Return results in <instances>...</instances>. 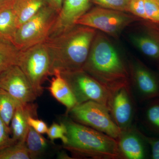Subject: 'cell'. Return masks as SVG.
<instances>
[{
	"instance_id": "cell-17",
	"label": "cell",
	"mask_w": 159,
	"mask_h": 159,
	"mask_svg": "<svg viewBox=\"0 0 159 159\" xmlns=\"http://www.w3.org/2000/svg\"><path fill=\"white\" fill-rule=\"evenodd\" d=\"M47 5H48L47 0H16L13 9L18 28L31 19Z\"/></svg>"
},
{
	"instance_id": "cell-33",
	"label": "cell",
	"mask_w": 159,
	"mask_h": 159,
	"mask_svg": "<svg viewBox=\"0 0 159 159\" xmlns=\"http://www.w3.org/2000/svg\"><path fill=\"white\" fill-rule=\"evenodd\" d=\"M57 157L59 159H73L71 158L70 157H69L66 152H60L57 155Z\"/></svg>"
},
{
	"instance_id": "cell-31",
	"label": "cell",
	"mask_w": 159,
	"mask_h": 159,
	"mask_svg": "<svg viewBox=\"0 0 159 159\" xmlns=\"http://www.w3.org/2000/svg\"><path fill=\"white\" fill-rule=\"evenodd\" d=\"M16 0H0V13L6 9L12 8Z\"/></svg>"
},
{
	"instance_id": "cell-19",
	"label": "cell",
	"mask_w": 159,
	"mask_h": 159,
	"mask_svg": "<svg viewBox=\"0 0 159 159\" xmlns=\"http://www.w3.org/2000/svg\"><path fill=\"white\" fill-rule=\"evenodd\" d=\"M19 52L12 42L0 39V74L11 66L17 65Z\"/></svg>"
},
{
	"instance_id": "cell-15",
	"label": "cell",
	"mask_w": 159,
	"mask_h": 159,
	"mask_svg": "<svg viewBox=\"0 0 159 159\" xmlns=\"http://www.w3.org/2000/svg\"><path fill=\"white\" fill-rule=\"evenodd\" d=\"M53 76L48 90L54 99L65 107L66 109V115H67L69 112L77 105V100L60 71L54 70Z\"/></svg>"
},
{
	"instance_id": "cell-32",
	"label": "cell",
	"mask_w": 159,
	"mask_h": 159,
	"mask_svg": "<svg viewBox=\"0 0 159 159\" xmlns=\"http://www.w3.org/2000/svg\"><path fill=\"white\" fill-rule=\"evenodd\" d=\"M62 1L63 0H47V2L48 5L58 13L62 6Z\"/></svg>"
},
{
	"instance_id": "cell-18",
	"label": "cell",
	"mask_w": 159,
	"mask_h": 159,
	"mask_svg": "<svg viewBox=\"0 0 159 159\" xmlns=\"http://www.w3.org/2000/svg\"><path fill=\"white\" fill-rule=\"evenodd\" d=\"M131 39L143 54L159 64V42L154 37L143 31L142 34L132 35Z\"/></svg>"
},
{
	"instance_id": "cell-21",
	"label": "cell",
	"mask_w": 159,
	"mask_h": 159,
	"mask_svg": "<svg viewBox=\"0 0 159 159\" xmlns=\"http://www.w3.org/2000/svg\"><path fill=\"white\" fill-rule=\"evenodd\" d=\"M21 103L9 93L0 88V116L9 127L16 110Z\"/></svg>"
},
{
	"instance_id": "cell-25",
	"label": "cell",
	"mask_w": 159,
	"mask_h": 159,
	"mask_svg": "<svg viewBox=\"0 0 159 159\" xmlns=\"http://www.w3.org/2000/svg\"><path fill=\"white\" fill-rule=\"evenodd\" d=\"M66 133V128L63 123L60 122L58 124L54 122L49 127L47 134L51 142H54L56 139H60L62 141V144H65L67 141Z\"/></svg>"
},
{
	"instance_id": "cell-5",
	"label": "cell",
	"mask_w": 159,
	"mask_h": 159,
	"mask_svg": "<svg viewBox=\"0 0 159 159\" xmlns=\"http://www.w3.org/2000/svg\"><path fill=\"white\" fill-rule=\"evenodd\" d=\"M57 12L49 5L17 28L13 43L20 51L44 43L50 37Z\"/></svg>"
},
{
	"instance_id": "cell-8",
	"label": "cell",
	"mask_w": 159,
	"mask_h": 159,
	"mask_svg": "<svg viewBox=\"0 0 159 159\" xmlns=\"http://www.w3.org/2000/svg\"><path fill=\"white\" fill-rule=\"evenodd\" d=\"M61 73L72 90L77 105L94 101L108 109L111 93L86 72L82 70Z\"/></svg>"
},
{
	"instance_id": "cell-22",
	"label": "cell",
	"mask_w": 159,
	"mask_h": 159,
	"mask_svg": "<svg viewBox=\"0 0 159 159\" xmlns=\"http://www.w3.org/2000/svg\"><path fill=\"white\" fill-rule=\"evenodd\" d=\"M152 100L143 111V122L148 128L159 134V97Z\"/></svg>"
},
{
	"instance_id": "cell-3",
	"label": "cell",
	"mask_w": 159,
	"mask_h": 159,
	"mask_svg": "<svg viewBox=\"0 0 159 159\" xmlns=\"http://www.w3.org/2000/svg\"><path fill=\"white\" fill-rule=\"evenodd\" d=\"M66 128L62 148L74 159H121L116 139L75 122L68 115L60 118Z\"/></svg>"
},
{
	"instance_id": "cell-23",
	"label": "cell",
	"mask_w": 159,
	"mask_h": 159,
	"mask_svg": "<svg viewBox=\"0 0 159 159\" xmlns=\"http://www.w3.org/2000/svg\"><path fill=\"white\" fill-rule=\"evenodd\" d=\"M0 159H30L25 142H16L0 151Z\"/></svg>"
},
{
	"instance_id": "cell-28",
	"label": "cell",
	"mask_w": 159,
	"mask_h": 159,
	"mask_svg": "<svg viewBox=\"0 0 159 159\" xmlns=\"http://www.w3.org/2000/svg\"><path fill=\"white\" fill-rule=\"evenodd\" d=\"M129 12L140 19L146 20L144 0H130Z\"/></svg>"
},
{
	"instance_id": "cell-12",
	"label": "cell",
	"mask_w": 159,
	"mask_h": 159,
	"mask_svg": "<svg viewBox=\"0 0 159 159\" xmlns=\"http://www.w3.org/2000/svg\"><path fill=\"white\" fill-rule=\"evenodd\" d=\"M92 0H63L50 37L70 29L90 8Z\"/></svg>"
},
{
	"instance_id": "cell-14",
	"label": "cell",
	"mask_w": 159,
	"mask_h": 159,
	"mask_svg": "<svg viewBox=\"0 0 159 159\" xmlns=\"http://www.w3.org/2000/svg\"><path fill=\"white\" fill-rule=\"evenodd\" d=\"M38 105L33 102L21 103L17 107L10 124L11 138L15 143L25 141L29 130L28 119L38 118Z\"/></svg>"
},
{
	"instance_id": "cell-11",
	"label": "cell",
	"mask_w": 159,
	"mask_h": 159,
	"mask_svg": "<svg viewBox=\"0 0 159 159\" xmlns=\"http://www.w3.org/2000/svg\"><path fill=\"white\" fill-rule=\"evenodd\" d=\"M0 88L22 103L33 102L38 97L25 74L17 65L0 74Z\"/></svg>"
},
{
	"instance_id": "cell-27",
	"label": "cell",
	"mask_w": 159,
	"mask_h": 159,
	"mask_svg": "<svg viewBox=\"0 0 159 159\" xmlns=\"http://www.w3.org/2000/svg\"><path fill=\"white\" fill-rule=\"evenodd\" d=\"M10 127L6 125L0 116V151L14 144Z\"/></svg>"
},
{
	"instance_id": "cell-10",
	"label": "cell",
	"mask_w": 159,
	"mask_h": 159,
	"mask_svg": "<svg viewBox=\"0 0 159 159\" xmlns=\"http://www.w3.org/2000/svg\"><path fill=\"white\" fill-rule=\"evenodd\" d=\"M130 85L141 101L159 97V78L138 59L128 62Z\"/></svg>"
},
{
	"instance_id": "cell-7",
	"label": "cell",
	"mask_w": 159,
	"mask_h": 159,
	"mask_svg": "<svg viewBox=\"0 0 159 159\" xmlns=\"http://www.w3.org/2000/svg\"><path fill=\"white\" fill-rule=\"evenodd\" d=\"M142 20L129 12L98 6L89 9L77 20L76 24L87 26L106 34L116 36L133 23Z\"/></svg>"
},
{
	"instance_id": "cell-16",
	"label": "cell",
	"mask_w": 159,
	"mask_h": 159,
	"mask_svg": "<svg viewBox=\"0 0 159 159\" xmlns=\"http://www.w3.org/2000/svg\"><path fill=\"white\" fill-rule=\"evenodd\" d=\"M25 142L30 159H40L45 157L48 153L51 144L54 143L47 140L42 134L39 133L30 126Z\"/></svg>"
},
{
	"instance_id": "cell-4",
	"label": "cell",
	"mask_w": 159,
	"mask_h": 159,
	"mask_svg": "<svg viewBox=\"0 0 159 159\" xmlns=\"http://www.w3.org/2000/svg\"><path fill=\"white\" fill-rule=\"evenodd\" d=\"M17 66L25 74L37 97L42 95L43 86L49 76H53L52 59L45 43L20 51Z\"/></svg>"
},
{
	"instance_id": "cell-34",
	"label": "cell",
	"mask_w": 159,
	"mask_h": 159,
	"mask_svg": "<svg viewBox=\"0 0 159 159\" xmlns=\"http://www.w3.org/2000/svg\"><path fill=\"white\" fill-rule=\"evenodd\" d=\"M154 1H157V2H158L159 3V0H154Z\"/></svg>"
},
{
	"instance_id": "cell-24",
	"label": "cell",
	"mask_w": 159,
	"mask_h": 159,
	"mask_svg": "<svg viewBox=\"0 0 159 159\" xmlns=\"http://www.w3.org/2000/svg\"><path fill=\"white\" fill-rule=\"evenodd\" d=\"M130 1V0H92V3L105 9L129 12Z\"/></svg>"
},
{
	"instance_id": "cell-13",
	"label": "cell",
	"mask_w": 159,
	"mask_h": 159,
	"mask_svg": "<svg viewBox=\"0 0 159 159\" xmlns=\"http://www.w3.org/2000/svg\"><path fill=\"white\" fill-rule=\"evenodd\" d=\"M121 159H143L146 157L145 140L134 126L122 131L116 139Z\"/></svg>"
},
{
	"instance_id": "cell-6",
	"label": "cell",
	"mask_w": 159,
	"mask_h": 159,
	"mask_svg": "<svg viewBox=\"0 0 159 159\" xmlns=\"http://www.w3.org/2000/svg\"><path fill=\"white\" fill-rule=\"evenodd\" d=\"M72 120L117 139L121 129L114 122L108 108L94 101L78 104L68 114Z\"/></svg>"
},
{
	"instance_id": "cell-30",
	"label": "cell",
	"mask_w": 159,
	"mask_h": 159,
	"mask_svg": "<svg viewBox=\"0 0 159 159\" xmlns=\"http://www.w3.org/2000/svg\"><path fill=\"white\" fill-rule=\"evenodd\" d=\"M142 134L145 142L150 146L152 158L159 159V139L147 137L143 134Z\"/></svg>"
},
{
	"instance_id": "cell-2",
	"label": "cell",
	"mask_w": 159,
	"mask_h": 159,
	"mask_svg": "<svg viewBox=\"0 0 159 159\" xmlns=\"http://www.w3.org/2000/svg\"><path fill=\"white\" fill-rule=\"evenodd\" d=\"M97 30L75 25L45 42L51 59L53 72H73L83 70L88 57Z\"/></svg>"
},
{
	"instance_id": "cell-9",
	"label": "cell",
	"mask_w": 159,
	"mask_h": 159,
	"mask_svg": "<svg viewBox=\"0 0 159 159\" xmlns=\"http://www.w3.org/2000/svg\"><path fill=\"white\" fill-rule=\"evenodd\" d=\"M108 110L114 122L121 131L134 126L137 107L130 85L122 87L112 92Z\"/></svg>"
},
{
	"instance_id": "cell-20",
	"label": "cell",
	"mask_w": 159,
	"mask_h": 159,
	"mask_svg": "<svg viewBox=\"0 0 159 159\" xmlns=\"http://www.w3.org/2000/svg\"><path fill=\"white\" fill-rule=\"evenodd\" d=\"M17 28L13 7L0 13V39L10 41L13 43Z\"/></svg>"
},
{
	"instance_id": "cell-29",
	"label": "cell",
	"mask_w": 159,
	"mask_h": 159,
	"mask_svg": "<svg viewBox=\"0 0 159 159\" xmlns=\"http://www.w3.org/2000/svg\"><path fill=\"white\" fill-rule=\"evenodd\" d=\"M28 124L29 126L32 127L34 130L39 133L47 134L48 127V125L44 121L38 119V118L30 116L28 119Z\"/></svg>"
},
{
	"instance_id": "cell-26",
	"label": "cell",
	"mask_w": 159,
	"mask_h": 159,
	"mask_svg": "<svg viewBox=\"0 0 159 159\" xmlns=\"http://www.w3.org/2000/svg\"><path fill=\"white\" fill-rule=\"evenodd\" d=\"M146 20L159 24V3L154 0H144Z\"/></svg>"
},
{
	"instance_id": "cell-1",
	"label": "cell",
	"mask_w": 159,
	"mask_h": 159,
	"mask_svg": "<svg viewBox=\"0 0 159 159\" xmlns=\"http://www.w3.org/2000/svg\"><path fill=\"white\" fill-rule=\"evenodd\" d=\"M83 70L111 93L130 85L128 62L105 34L97 31Z\"/></svg>"
}]
</instances>
